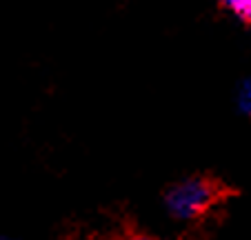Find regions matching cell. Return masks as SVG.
I'll list each match as a JSON object with an SVG mask.
<instances>
[{
	"instance_id": "6da1fadb",
	"label": "cell",
	"mask_w": 251,
	"mask_h": 240,
	"mask_svg": "<svg viewBox=\"0 0 251 240\" xmlns=\"http://www.w3.org/2000/svg\"><path fill=\"white\" fill-rule=\"evenodd\" d=\"M218 198V187L207 178H187L176 183L167 191V212L176 220H196L200 218Z\"/></svg>"
},
{
	"instance_id": "7a4b0ae2",
	"label": "cell",
	"mask_w": 251,
	"mask_h": 240,
	"mask_svg": "<svg viewBox=\"0 0 251 240\" xmlns=\"http://www.w3.org/2000/svg\"><path fill=\"white\" fill-rule=\"evenodd\" d=\"M238 107H240L242 113L251 116V78H247L238 89Z\"/></svg>"
},
{
	"instance_id": "3957f363",
	"label": "cell",
	"mask_w": 251,
	"mask_h": 240,
	"mask_svg": "<svg viewBox=\"0 0 251 240\" xmlns=\"http://www.w3.org/2000/svg\"><path fill=\"white\" fill-rule=\"evenodd\" d=\"M236 14L240 16L242 20H247V23H251V0H242V5L236 9Z\"/></svg>"
},
{
	"instance_id": "277c9868",
	"label": "cell",
	"mask_w": 251,
	"mask_h": 240,
	"mask_svg": "<svg viewBox=\"0 0 251 240\" xmlns=\"http://www.w3.org/2000/svg\"><path fill=\"white\" fill-rule=\"evenodd\" d=\"M223 2H225V5H227V7H229V9H231V11H236L238 7L242 5V0H223Z\"/></svg>"
},
{
	"instance_id": "8992f818",
	"label": "cell",
	"mask_w": 251,
	"mask_h": 240,
	"mask_svg": "<svg viewBox=\"0 0 251 240\" xmlns=\"http://www.w3.org/2000/svg\"><path fill=\"white\" fill-rule=\"evenodd\" d=\"M0 240H11V238H5V236H0Z\"/></svg>"
},
{
	"instance_id": "5b68a950",
	"label": "cell",
	"mask_w": 251,
	"mask_h": 240,
	"mask_svg": "<svg viewBox=\"0 0 251 240\" xmlns=\"http://www.w3.org/2000/svg\"><path fill=\"white\" fill-rule=\"evenodd\" d=\"M127 240H156V238H151V236H131Z\"/></svg>"
}]
</instances>
